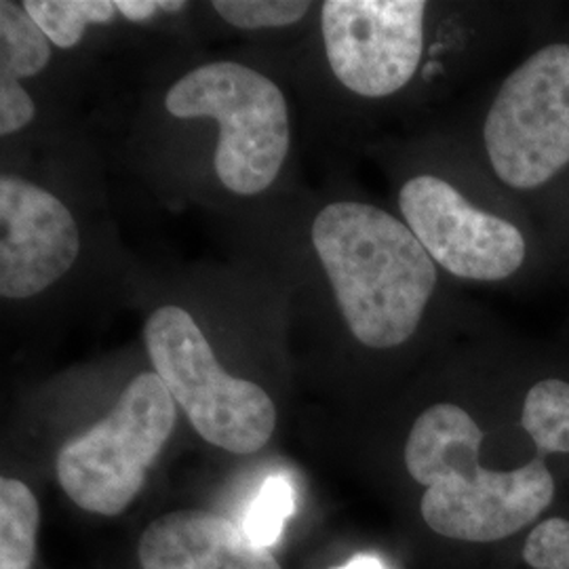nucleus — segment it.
Here are the masks:
<instances>
[{
  "mask_svg": "<svg viewBox=\"0 0 569 569\" xmlns=\"http://www.w3.org/2000/svg\"><path fill=\"white\" fill-rule=\"evenodd\" d=\"M312 244L359 345L390 350L416 336L439 270L403 220L376 204H327L312 222Z\"/></svg>",
  "mask_w": 569,
  "mask_h": 569,
  "instance_id": "nucleus-1",
  "label": "nucleus"
},
{
  "mask_svg": "<svg viewBox=\"0 0 569 569\" xmlns=\"http://www.w3.org/2000/svg\"><path fill=\"white\" fill-rule=\"evenodd\" d=\"M483 430L467 409L435 403L418 416L406 443V467L427 491L428 528L451 540L496 542L549 509L555 479L542 458L512 470L481 465Z\"/></svg>",
  "mask_w": 569,
  "mask_h": 569,
  "instance_id": "nucleus-2",
  "label": "nucleus"
},
{
  "mask_svg": "<svg viewBox=\"0 0 569 569\" xmlns=\"http://www.w3.org/2000/svg\"><path fill=\"white\" fill-rule=\"evenodd\" d=\"M489 171L521 199L549 194L569 176V39L545 42L519 61L481 124Z\"/></svg>",
  "mask_w": 569,
  "mask_h": 569,
  "instance_id": "nucleus-3",
  "label": "nucleus"
},
{
  "mask_svg": "<svg viewBox=\"0 0 569 569\" xmlns=\"http://www.w3.org/2000/svg\"><path fill=\"white\" fill-rule=\"evenodd\" d=\"M164 108L176 119L218 122L213 167L230 192L253 197L279 178L291 124L283 91L264 74L237 61L203 63L169 89Z\"/></svg>",
  "mask_w": 569,
  "mask_h": 569,
  "instance_id": "nucleus-4",
  "label": "nucleus"
},
{
  "mask_svg": "<svg viewBox=\"0 0 569 569\" xmlns=\"http://www.w3.org/2000/svg\"><path fill=\"white\" fill-rule=\"evenodd\" d=\"M143 342L154 373L207 443L239 456L266 448L277 428L270 395L226 371L190 312L180 306L154 310Z\"/></svg>",
  "mask_w": 569,
  "mask_h": 569,
  "instance_id": "nucleus-5",
  "label": "nucleus"
},
{
  "mask_svg": "<svg viewBox=\"0 0 569 569\" xmlns=\"http://www.w3.org/2000/svg\"><path fill=\"white\" fill-rule=\"evenodd\" d=\"M173 427V397L154 371H143L106 418L60 449L56 472L61 489L87 512L121 515L142 491L148 468Z\"/></svg>",
  "mask_w": 569,
  "mask_h": 569,
  "instance_id": "nucleus-6",
  "label": "nucleus"
},
{
  "mask_svg": "<svg viewBox=\"0 0 569 569\" xmlns=\"http://www.w3.org/2000/svg\"><path fill=\"white\" fill-rule=\"evenodd\" d=\"M401 220L451 277L472 283H502L531 258L526 228L498 211L472 203L439 176H413L399 190Z\"/></svg>",
  "mask_w": 569,
  "mask_h": 569,
  "instance_id": "nucleus-7",
  "label": "nucleus"
},
{
  "mask_svg": "<svg viewBox=\"0 0 569 569\" xmlns=\"http://www.w3.org/2000/svg\"><path fill=\"white\" fill-rule=\"evenodd\" d=\"M427 13L422 0L326 2L321 28L336 79L369 100L403 91L425 58Z\"/></svg>",
  "mask_w": 569,
  "mask_h": 569,
  "instance_id": "nucleus-8",
  "label": "nucleus"
},
{
  "mask_svg": "<svg viewBox=\"0 0 569 569\" xmlns=\"http://www.w3.org/2000/svg\"><path fill=\"white\" fill-rule=\"evenodd\" d=\"M79 226L56 194L18 176L0 178V296H39L74 266Z\"/></svg>",
  "mask_w": 569,
  "mask_h": 569,
  "instance_id": "nucleus-9",
  "label": "nucleus"
},
{
  "mask_svg": "<svg viewBox=\"0 0 569 569\" xmlns=\"http://www.w3.org/2000/svg\"><path fill=\"white\" fill-rule=\"evenodd\" d=\"M142 569H281L272 550L258 547L243 528L207 510L157 517L138 545Z\"/></svg>",
  "mask_w": 569,
  "mask_h": 569,
  "instance_id": "nucleus-10",
  "label": "nucleus"
},
{
  "mask_svg": "<svg viewBox=\"0 0 569 569\" xmlns=\"http://www.w3.org/2000/svg\"><path fill=\"white\" fill-rule=\"evenodd\" d=\"M51 44L23 2H0V87H18L41 74L51 60Z\"/></svg>",
  "mask_w": 569,
  "mask_h": 569,
  "instance_id": "nucleus-11",
  "label": "nucleus"
},
{
  "mask_svg": "<svg viewBox=\"0 0 569 569\" xmlns=\"http://www.w3.org/2000/svg\"><path fill=\"white\" fill-rule=\"evenodd\" d=\"M41 523L39 500L20 479L0 481V569H30Z\"/></svg>",
  "mask_w": 569,
  "mask_h": 569,
  "instance_id": "nucleus-12",
  "label": "nucleus"
},
{
  "mask_svg": "<svg viewBox=\"0 0 569 569\" xmlns=\"http://www.w3.org/2000/svg\"><path fill=\"white\" fill-rule=\"evenodd\" d=\"M521 428L542 453H569V382L545 378L529 388Z\"/></svg>",
  "mask_w": 569,
  "mask_h": 569,
  "instance_id": "nucleus-13",
  "label": "nucleus"
},
{
  "mask_svg": "<svg viewBox=\"0 0 569 569\" xmlns=\"http://www.w3.org/2000/svg\"><path fill=\"white\" fill-rule=\"evenodd\" d=\"M23 7L60 49L77 47L89 26L108 23L119 13L110 0H26Z\"/></svg>",
  "mask_w": 569,
  "mask_h": 569,
  "instance_id": "nucleus-14",
  "label": "nucleus"
},
{
  "mask_svg": "<svg viewBox=\"0 0 569 569\" xmlns=\"http://www.w3.org/2000/svg\"><path fill=\"white\" fill-rule=\"evenodd\" d=\"M293 512L296 491L291 481L281 475H272L247 507L241 528L251 542L270 549L281 540L284 523L293 517Z\"/></svg>",
  "mask_w": 569,
  "mask_h": 569,
  "instance_id": "nucleus-15",
  "label": "nucleus"
},
{
  "mask_svg": "<svg viewBox=\"0 0 569 569\" xmlns=\"http://www.w3.org/2000/svg\"><path fill=\"white\" fill-rule=\"evenodd\" d=\"M216 13L239 30L293 26L310 11L306 0H216Z\"/></svg>",
  "mask_w": 569,
  "mask_h": 569,
  "instance_id": "nucleus-16",
  "label": "nucleus"
},
{
  "mask_svg": "<svg viewBox=\"0 0 569 569\" xmlns=\"http://www.w3.org/2000/svg\"><path fill=\"white\" fill-rule=\"evenodd\" d=\"M523 559L536 569H569V523L552 517L533 529L523 547Z\"/></svg>",
  "mask_w": 569,
  "mask_h": 569,
  "instance_id": "nucleus-17",
  "label": "nucleus"
},
{
  "mask_svg": "<svg viewBox=\"0 0 569 569\" xmlns=\"http://www.w3.org/2000/svg\"><path fill=\"white\" fill-rule=\"evenodd\" d=\"M186 7V2L176 0H117V9L122 18L129 21H146L154 18L159 11H171L178 13Z\"/></svg>",
  "mask_w": 569,
  "mask_h": 569,
  "instance_id": "nucleus-18",
  "label": "nucleus"
},
{
  "mask_svg": "<svg viewBox=\"0 0 569 569\" xmlns=\"http://www.w3.org/2000/svg\"><path fill=\"white\" fill-rule=\"evenodd\" d=\"M336 569H387L385 561L376 555H367V552H359L355 555L350 561H346L345 566Z\"/></svg>",
  "mask_w": 569,
  "mask_h": 569,
  "instance_id": "nucleus-19",
  "label": "nucleus"
}]
</instances>
